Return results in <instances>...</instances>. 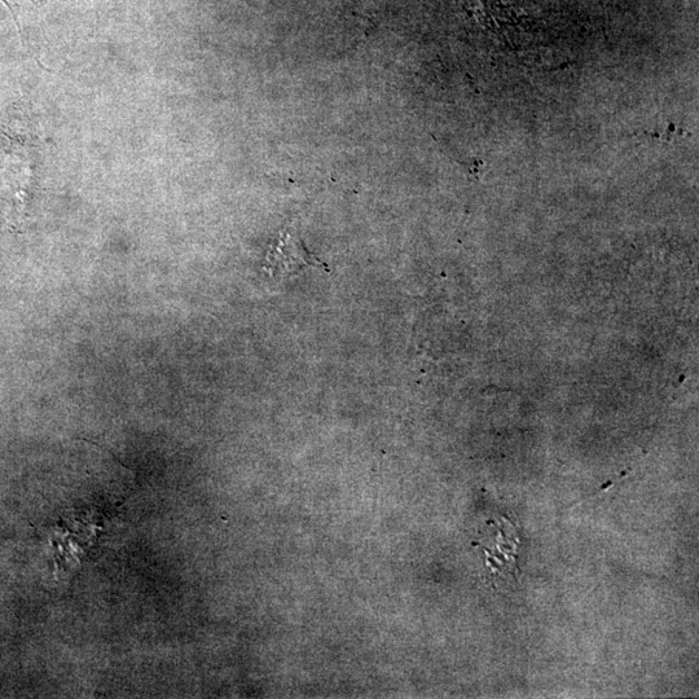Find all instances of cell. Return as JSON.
<instances>
[{"label":"cell","mask_w":699,"mask_h":699,"mask_svg":"<svg viewBox=\"0 0 699 699\" xmlns=\"http://www.w3.org/2000/svg\"><path fill=\"white\" fill-rule=\"evenodd\" d=\"M268 261L276 272H284V274L300 271L301 268L307 266L318 265V261L310 256L300 240H297L290 232L283 233L280 239L276 240L274 248L268 256Z\"/></svg>","instance_id":"obj_1"}]
</instances>
